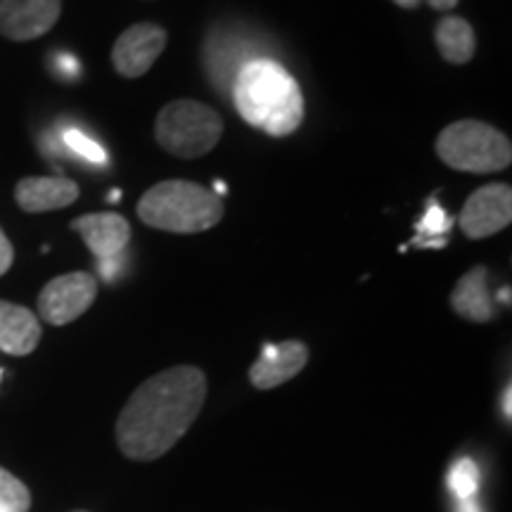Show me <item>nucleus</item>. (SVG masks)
I'll return each instance as SVG.
<instances>
[{"instance_id":"a878e982","label":"nucleus","mask_w":512,"mask_h":512,"mask_svg":"<svg viewBox=\"0 0 512 512\" xmlns=\"http://www.w3.org/2000/svg\"><path fill=\"white\" fill-rule=\"evenodd\" d=\"M0 375H3V373H0Z\"/></svg>"},{"instance_id":"ddd939ff","label":"nucleus","mask_w":512,"mask_h":512,"mask_svg":"<svg viewBox=\"0 0 512 512\" xmlns=\"http://www.w3.org/2000/svg\"><path fill=\"white\" fill-rule=\"evenodd\" d=\"M41 323L24 306L0 299V351L10 356H29L41 342Z\"/></svg>"},{"instance_id":"4be33fe9","label":"nucleus","mask_w":512,"mask_h":512,"mask_svg":"<svg viewBox=\"0 0 512 512\" xmlns=\"http://www.w3.org/2000/svg\"><path fill=\"white\" fill-rule=\"evenodd\" d=\"M427 5H430L432 10H439V12H448L453 10L458 5V0H427Z\"/></svg>"},{"instance_id":"2eb2a0df","label":"nucleus","mask_w":512,"mask_h":512,"mask_svg":"<svg viewBox=\"0 0 512 512\" xmlns=\"http://www.w3.org/2000/svg\"><path fill=\"white\" fill-rule=\"evenodd\" d=\"M434 41H437L439 55L451 64H467L475 57V29H472L470 22H465L463 17L446 15L441 19L437 24V31H434Z\"/></svg>"},{"instance_id":"4468645a","label":"nucleus","mask_w":512,"mask_h":512,"mask_svg":"<svg viewBox=\"0 0 512 512\" xmlns=\"http://www.w3.org/2000/svg\"><path fill=\"white\" fill-rule=\"evenodd\" d=\"M451 306L460 318L472 320V323H489L494 318L486 266H475L458 280L456 290L451 292Z\"/></svg>"},{"instance_id":"393cba45","label":"nucleus","mask_w":512,"mask_h":512,"mask_svg":"<svg viewBox=\"0 0 512 512\" xmlns=\"http://www.w3.org/2000/svg\"><path fill=\"white\" fill-rule=\"evenodd\" d=\"M498 299H501V302H505V304H510V290H508V287L498 292Z\"/></svg>"},{"instance_id":"6e6552de","label":"nucleus","mask_w":512,"mask_h":512,"mask_svg":"<svg viewBox=\"0 0 512 512\" xmlns=\"http://www.w3.org/2000/svg\"><path fill=\"white\" fill-rule=\"evenodd\" d=\"M69 226L81 235L86 247L98 259L102 275L110 280V266L121 259V254L128 247V240H131V226H128V221L124 216L105 211V214L79 216Z\"/></svg>"},{"instance_id":"9d476101","label":"nucleus","mask_w":512,"mask_h":512,"mask_svg":"<svg viewBox=\"0 0 512 512\" xmlns=\"http://www.w3.org/2000/svg\"><path fill=\"white\" fill-rule=\"evenodd\" d=\"M62 0H0V36L34 41L55 27Z\"/></svg>"},{"instance_id":"dca6fc26","label":"nucleus","mask_w":512,"mask_h":512,"mask_svg":"<svg viewBox=\"0 0 512 512\" xmlns=\"http://www.w3.org/2000/svg\"><path fill=\"white\" fill-rule=\"evenodd\" d=\"M448 228H451V216L446 214L439 204L427 209L425 219L418 223V238L413 247H444L448 245Z\"/></svg>"},{"instance_id":"1a4fd4ad","label":"nucleus","mask_w":512,"mask_h":512,"mask_svg":"<svg viewBox=\"0 0 512 512\" xmlns=\"http://www.w3.org/2000/svg\"><path fill=\"white\" fill-rule=\"evenodd\" d=\"M166 48V31L159 24L140 22L128 27L112 48L114 69L126 79L147 74Z\"/></svg>"},{"instance_id":"b1692460","label":"nucleus","mask_w":512,"mask_h":512,"mask_svg":"<svg viewBox=\"0 0 512 512\" xmlns=\"http://www.w3.org/2000/svg\"><path fill=\"white\" fill-rule=\"evenodd\" d=\"M510 396H512V389L508 387L505 389V396H503V413H505V418L510 420Z\"/></svg>"},{"instance_id":"f257e3e1","label":"nucleus","mask_w":512,"mask_h":512,"mask_svg":"<svg viewBox=\"0 0 512 512\" xmlns=\"http://www.w3.org/2000/svg\"><path fill=\"white\" fill-rule=\"evenodd\" d=\"M207 399V377L195 366H176L152 375L119 413L117 444L126 458L147 460L169 453Z\"/></svg>"},{"instance_id":"f8f14e48","label":"nucleus","mask_w":512,"mask_h":512,"mask_svg":"<svg viewBox=\"0 0 512 512\" xmlns=\"http://www.w3.org/2000/svg\"><path fill=\"white\" fill-rule=\"evenodd\" d=\"M79 200V185L69 178L31 176L22 178L15 188V202L27 214L64 209Z\"/></svg>"},{"instance_id":"0eeeda50","label":"nucleus","mask_w":512,"mask_h":512,"mask_svg":"<svg viewBox=\"0 0 512 512\" xmlns=\"http://www.w3.org/2000/svg\"><path fill=\"white\" fill-rule=\"evenodd\" d=\"M460 230L465 238L484 240L501 233L512 223V188L505 183H491L475 190L465 209L460 211Z\"/></svg>"},{"instance_id":"5701e85b","label":"nucleus","mask_w":512,"mask_h":512,"mask_svg":"<svg viewBox=\"0 0 512 512\" xmlns=\"http://www.w3.org/2000/svg\"><path fill=\"white\" fill-rule=\"evenodd\" d=\"M394 3L399 5V8H403V10H415L422 3V0H394Z\"/></svg>"},{"instance_id":"f3484780","label":"nucleus","mask_w":512,"mask_h":512,"mask_svg":"<svg viewBox=\"0 0 512 512\" xmlns=\"http://www.w3.org/2000/svg\"><path fill=\"white\" fill-rule=\"evenodd\" d=\"M448 491H451L456 501H465V498L477 496L479 491V467L472 458H458L451 465L446 477Z\"/></svg>"},{"instance_id":"412c9836","label":"nucleus","mask_w":512,"mask_h":512,"mask_svg":"<svg viewBox=\"0 0 512 512\" xmlns=\"http://www.w3.org/2000/svg\"><path fill=\"white\" fill-rule=\"evenodd\" d=\"M456 512H484V510H482V505H479L477 496H472V498H465V501H458Z\"/></svg>"},{"instance_id":"20e7f679","label":"nucleus","mask_w":512,"mask_h":512,"mask_svg":"<svg viewBox=\"0 0 512 512\" xmlns=\"http://www.w3.org/2000/svg\"><path fill=\"white\" fill-rule=\"evenodd\" d=\"M441 162L465 174H494L512 162L510 138L484 121L463 119L446 126L437 138Z\"/></svg>"},{"instance_id":"6ab92c4d","label":"nucleus","mask_w":512,"mask_h":512,"mask_svg":"<svg viewBox=\"0 0 512 512\" xmlns=\"http://www.w3.org/2000/svg\"><path fill=\"white\" fill-rule=\"evenodd\" d=\"M64 145L69 147V150L76 152V155L88 159V162L93 164H105L107 162V152L102 150V147L95 143L86 136V133L76 131V128H69L67 133H64Z\"/></svg>"},{"instance_id":"f03ea898","label":"nucleus","mask_w":512,"mask_h":512,"mask_svg":"<svg viewBox=\"0 0 512 512\" xmlns=\"http://www.w3.org/2000/svg\"><path fill=\"white\" fill-rule=\"evenodd\" d=\"M233 102L249 126L273 138H285L304 121V98L299 83L271 57L247 62L235 74Z\"/></svg>"},{"instance_id":"aec40b11","label":"nucleus","mask_w":512,"mask_h":512,"mask_svg":"<svg viewBox=\"0 0 512 512\" xmlns=\"http://www.w3.org/2000/svg\"><path fill=\"white\" fill-rule=\"evenodd\" d=\"M12 261H15V249H12L8 235L3 233V228H0V278L10 271Z\"/></svg>"},{"instance_id":"9b49d317","label":"nucleus","mask_w":512,"mask_h":512,"mask_svg":"<svg viewBox=\"0 0 512 512\" xmlns=\"http://www.w3.org/2000/svg\"><path fill=\"white\" fill-rule=\"evenodd\" d=\"M306 363H309V347L299 339L264 344L261 356L249 368V380L256 389H275L302 373Z\"/></svg>"},{"instance_id":"7ed1b4c3","label":"nucleus","mask_w":512,"mask_h":512,"mask_svg":"<svg viewBox=\"0 0 512 512\" xmlns=\"http://www.w3.org/2000/svg\"><path fill=\"white\" fill-rule=\"evenodd\" d=\"M138 216L145 226L164 233L192 235L214 228L223 219V202L200 183L162 181L140 197Z\"/></svg>"},{"instance_id":"a211bd4d","label":"nucleus","mask_w":512,"mask_h":512,"mask_svg":"<svg viewBox=\"0 0 512 512\" xmlns=\"http://www.w3.org/2000/svg\"><path fill=\"white\" fill-rule=\"evenodd\" d=\"M31 494L15 475L0 467V512H29Z\"/></svg>"},{"instance_id":"423d86ee","label":"nucleus","mask_w":512,"mask_h":512,"mask_svg":"<svg viewBox=\"0 0 512 512\" xmlns=\"http://www.w3.org/2000/svg\"><path fill=\"white\" fill-rule=\"evenodd\" d=\"M98 297V280L91 273L57 275L38 294V316L50 325H67L91 309Z\"/></svg>"},{"instance_id":"39448f33","label":"nucleus","mask_w":512,"mask_h":512,"mask_svg":"<svg viewBox=\"0 0 512 512\" xmlns=\"http://www.w3.org/2000/svg\"><path fill=\"white\" fill-rule=\"evenodd\" d=\"M223 119L214 107L197 100H174L157 114L155 138L169 155L197 159L219 145Z\"/></svg>"}]
</instances>
